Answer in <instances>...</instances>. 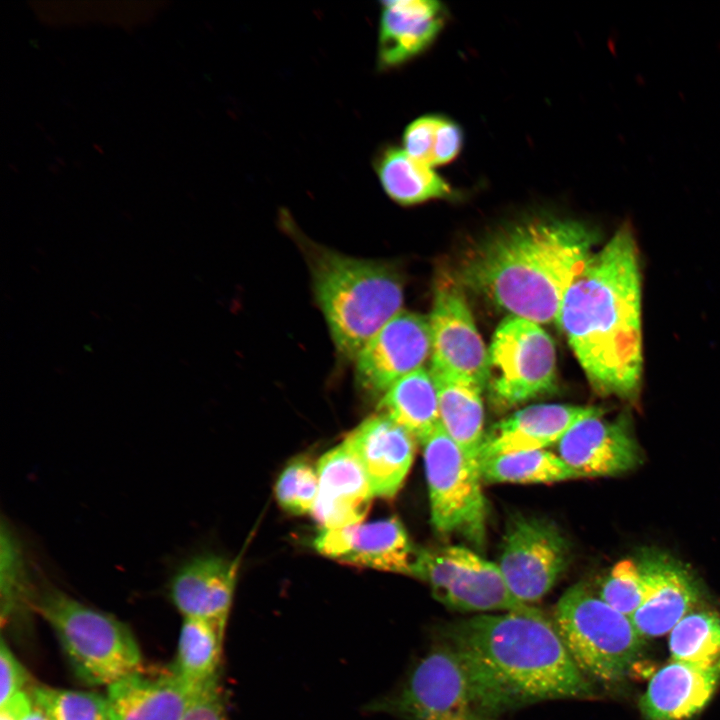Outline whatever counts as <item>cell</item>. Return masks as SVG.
I'll use <instances>...</instances> for the list:
<instances>
[{
	"label": "cell",
	"instance_id": "obj_17",
	"mask_svg": "<svg viewBox=\"0 0 720 720\" xmlns=\"http://www.w3.org/2000/svg\"><path fill=\"white\" fill-rule=\"evenodd\" d=\"M238 571V561L201 554L184 561L169 582V597L183 618L211 622L224 633Z\"/></svg>",
	"mask_w": 720,
	"mask_h": 720
},
{
	"label": "cell",
	"instance_id": "obj_2",
	"mask_svg": "<svg viewBox=\"0 0 720 720\" xmlns=\"http://www.w3.org/2000/svg\"><path fill=\"white\" fill-rule=\"evenodd\" d=\"M596 239L589 225L575 219L529 217L482 242L462 264L459 282L511 316L555 322Z\"/></svg>",
	"mask_w": 720,
	"mask_h": 720
},
{
	"label": "cell",
	"instance_id": "obj_31",
	"mask_svg": "<svg viewBox=\"0 0 720 720\" xmlns=\"http://www.w3.org/2000/svg\"><path fill=\"white\" fill-rule=\"evenodd\" d=\"M30 575L22 545L9 524L2 520L0 533L1 618L11 617L27 603H34Z\"/></svg>",
	"mask_w": 720,
	"mask_h": 720
},
{
	"label": "cell",
	"instance_id": "obj_23",
	"mask_svg": "<svg viewBox=\"0 0 720 720\" xmlns=\"http://www.w3.org/2000/svg\"><path fill=\"white\" fill-rule=\"evenodd\" d=\"M434 378L440 426L479 464V453L485 435L484 388L475 381L443 372L431 371Z\"/></svg>",
	"mask_w": 720,
	"mask_h": 720
},
{
	"label": "cell",
	"instance_id": "obj_13",
	"mask_svg": "<svg viewBox=\"0 0 720 720\" xmlns=\"http://www.w3.org/2000/svg\"><path fill=\"white\" fill-rule=\"evenodd\" d=\"M430 356L429 318L402 310L356 355L357 384L369 394L383 395L398 380L423 368Z\"/></svg>",
	"mask_w": 720,
	"mask_h": 720
},
{
	"label": "cell",
	"instance_id": "obj_36",
	"mask_svg": "<svg viewBox=\"0 0 720 720\" xmlns=\"http://www.w3.org/2000/svg\"><path fill=\"white\" fill-rule=\"evenodd\" d=\"M180 720H226L218 684L198 694Z\"/></svg>",
	"mask_w": 720,
	"mask_h": 720
},
{
	"label": "cell",
	"instance_id": "obj_26",
	"mask_svg": "<svg viewBox=\"0 0 720 720\" xmlns=\"http://www.w3.org/2000/svg\"><path fill=\"white\" fill-rule=\"evenodd\" d=\"M374 168L385 193L400 205L447 199L455 194L432 167L413 159L403 148L385 147L376 156Z\"/></svg>",
	"mask_w": 720,
	"mask_h": 720
},
{
	"label": "cell",
	"instance_id": "obj_38",
	"mask_svg": "<svg viewBox=\"0 0 720 720\" xmlns=\"http://www.w3.org/2000/svg\"><path fill=\"white\" fill-rule=\"evenodd\" d=\"M24 720H51L45 712L34 705L33 710Z\"/></svg>",
	"mask_w": 720,
	"mask_h": 720
},
{
	"label": "cell",
	"instance_id": "obj_21",
	"mask_svg": "<svg viewBox=\"0 0 720 720\" xmlns=\"http://www.w3.org/2000/svg\"><path fill=\"white\" fill-rule=\"evenodd\" d=\"M720 682V660L712 664L674 661L650 679L639 707L647 720H688L703 710Z\"/></svg>",
	"mask_w": 720,
	"mask_h": 720
},
{
	"label": "cell",
	"instance_id": "obj_1",
	"mask_svg": "<svg viewBox=\"0 0 720 720\" xmlns=\"http://www.w3.org/2000/svg\"><path fill=\"white\" fill-rule=\"evenodd\" d=\"M555 322L598 394L637 399L643 363L641 273L630 224L593 253Z\"/></svg>",
	"mask_w": 720,
	"mask_h": 720
},
{
	"label": "cell",
	"instance_id": "obj_24",
	"mask_svg": "<svg viewBox=\"0 0 720 720\" xmlns=\"http://www.w3.org/2000/svg\"><path fill=\"white\" fill-rule=\"evenodd\" d=\"M397 517H388L350 527L345 564L412 576L417 553Z\"/></svg>",
	"mask_w": 720,
	"mask_h": 720
},
{
	"label": "cell",
	"instance_id": "obj_16",
	"mask_svg": "<svg viewBox=\"0 0 720 720\" xmlns=\"http://www.w3.org/2000/svg\"><path fill=\"white\" fill-rule=\"evenodd\" d=\"M318 493L311 511L321 529L362 523L374 497L365 471L343 441L318 461Z\"/></svg>",
	"mask_w": 720,
	"mask_h": 720
},
{
	"label": "cell",
	"instance_id": "obj_25",
	"mask_svg": "<svg viewBox=\"0 0 720 720\" xmlns=\"http://www.w3.org/2000/svg\"><path fill=\"white\" fill-rule=\"evenodd\" d=\"M379 407L421 444L440 426L435 381L425 368L394 383L382 395Z\"/></svg>",
	"mask_w": 720,
	"mask_h": 720
},
{
	"label": "cell",
	"instance_id": "obj_37",
	"mask_svg": "<svg viewBox=\"0 0 720 720\" xmlns=\"http://www.w3.org/2000/svg\"><path fill=\"white\" fill-rule=\"evenodd\" d=\"M33 708L31 695L20 691L0 705V720H24Z\"/></svg>",
	"mask_w": 720,
	"mask_h": 720
},
{
	"label": "cell",
	"instance_id": "obj_12",
	"mask_svg": "<svg viewBox=\"0 0 720 720\" xmlns=\"http://www.w3.org/2000/svg\"><path fill=\"white\" fill-rule=\"evenodd\" d=\"M431 371L488 384V350L477 330L462 284L439 280L429 317Z\"/></svg>",
	"mask_w": 720,
	"mask_h": 720
},
{
	"label": "cell",
	"instance_id": "obj_15",
	"mask_svg": "<svg viewBox=\"0 0 720 720\" xmlns=\"http://www.w3.org/2000/svg\"><path fill=\"white\" fill-rule=\"evenodd\" d=\"M638 566L645 598L630 619L644 639L670 633L697 604L699 585L687 568L664 554L648 553Z\"/></svg>",
	"mask_w": 720,
	"mask_h": 720
},
{
	"label": "cell",
	"instance_id": "obj_19",
	"mask_svg": "<svg viewBox=\"0 0 720 720\" xmlns=\"http://www.w3.org/2000/svg\"><path fill=\"white\" fill-rule=\"evenodd\" d=\"M447 11L434 0L381 2L377 64L386 70L422 54L444 27Z\"/></svg>",
	"mask_w": 720,
	"mask_h": 720
},
{
	"label": "cell",
	"instance_id": "obj_7",
	"mask_svg": "<svg viewBox=\"0 0 720 720\" xmlns=\"http://www.w3.org/2000/svg\"><path fill=\"white\" fill-rule=\"evenodd\" d=\"M553 624L579 671L602 682L622 679L645 643L629 617L583 583L569 587L559 598Z\"/></svg>",
	"mask_w": 720,
	"mask_h": 720
},
{
	"label": "cell",
	"instance_id": "obj_28",
	"mask_svg": "<svg viewBox=\"0 0 720 720\" xmlns=\"http://www.w3.org/2000/svg\"><path fill=\"white\" fill-rule=\"evenodd\" d=\"M486 483H553L577 479L557 453L546 449L498 455L480 461Z\"/></svg>",
	"mask_w": 720,
	"mask_h": 720
},
{
	"label": "cell",
	"instance_id": "obj_11",
	"mask_svg": "<svg viewBox=\"0 0 720 720\" xmlns=\"http://www.w3.org/2000/svg\"><path fill=\"white\" fill-rule=\"evenodd\" d=\"M569 560L570 544L554 522L517 515L506 527L497 565L511 594L531 605L553 588Z\"/></svg>",
	"mask_w": 720,
	"mask_h": 720
},
{
	"label": "cell",
	"instance_id": "obj_4",
	"mask_svg": "<svg viewBox=\"0 0 720 720\" xmlns=\"http://www.w3.org/2000/svg\"><path fill=\"white\" fill-rule=\"evenodd\" d=\"M378 706L405 720H499L523 705L474 653L442 640Z\"/></svg>",
	"mask_w": 720,
	"mask_h": 720
},
{
	"label": "cell",
	"instance_id": "obj_5",
	"mask_svg": "<svg viewBox=\"0 0 720 720\" xmlns=\"http://www.w3.org/2000/svg\"><path fill=\"white\" fill-rule=\"evenodd\" d=\"M313 289L339 354L355 359L361 348L402 311L403 284L388 264L316 249Z\"/></svg>",
	"mask_w": 720,
	"mask_h": 720
},
{
	"label": "cell",
	"instance_id": "obj_29",
	"mask_svg": "<svg viewBox=\"0 0 720 720\" xmlns=\"http://www.w3.org/2000/svg\"><path fill=\"white\" fill-rule=\"evenodd\" d=\"M462 128L454 121L438 114L413 120L403 133V149L413 159L430 167L454 160L463 146Z\"/></svg>",
	"mask_w": 720,
	"mask_h": 720
},
{
	"label": "cell",
	"instance_id": "obj_6",
	"mask_svg": "<svg viewBox=\"0 0 720 720\" xmlns=\"http://www.w3.org/2000/svg\"><path fill=\"white\" fill-rule=\"evenodd\" d=\"M33 606L55 632L77 676L109 686L140 672L142 655L129 627L65 592L44 586Z\"/></svg>",
	"mask_w": 720,
	"mask_h": 720
},
{
	"label": "cell",
	"instance_id": "obj_22",
	"mask_svg": "<svg viewBox=\"0 0 720 720\" xmlns=\"http://www.w3.org/2000/svg\"><path fill=\"white\" fill-rule=\"evenodd\" d=\"M202 691L172 671L159 677L137 672L107 687L109 720H180Z\"/></svg>",
	"mask_w": 720,
	"mask_h": 720
},
{
	"label": "cell",
	"instance_id": "obj_35",
	"mask_svg": "<svg viewBox=\"0 0 720 720\" xmlns=\"http://www.w3.org/2000/svg\"><path fill=\"white\" fill-rule=\"evenodd\" d=\"M28 681V674L5 640L0 644V705L20 691Z\"/></svg>",
	"mask_w": 720,
	"mask_h": 720
},
{
	"label": "cell",
	"instance_id": "obj_9",
	"mask_svg": "<svg viewBox=\"0 0 720 720\" xmlns=\"http://www.w3.org/2000/svg\"><path fill=\"white\" fill-rule=\"evenodd\" d=\"M556 350L533 321L508 315L488 349V388L495 406L508 409L550 393L556 385Z\"/></svg>",
	"mask_w": 720,
	"mask_h": 720
},
{
	"label": "cell",
	"instance_id": "obj_30",
	"mask_svg": "<svg viewBox=\"0 0 720 720\" xmlns=\"http://www.w3.org/2000/svg\"><path fill=\"white\" fill-rule=\"evenodd\" d=\"M674 661L712 664L720 660V616L712 611H691L669 633Z\"/></svg>",
	"mask_w": 720,
	"mask_h": 720
},
{
	"label": "cell",
	"instance_id": "obj_20",
	"mask_svg": "<svg viewBox=\"0 0 720 720\" xmlns=\"http://www.w3.org/2000/svg\"><path fill=\"white\" fill-rule=\"evenodd\" d=\"M598 408L569 404H535L493 424L482 441L480 461L503 454L546 449Z\"/></svg>",
	"mask_w": 720,
	"mask_h": 720
},
{
	"label": "cell",
	"instance_id": "obj_34",
	"mask_svg": "<svg viewBox=\"0 0 720 720\" xmlns=\"http://www.w3.org/2000/svg\"><path fill=\"white\" fill-rule=\"evenodd\" d=\"M598 596L631 618L645 598V581L638 563L632 560L617 562L603 579Z\"/></svg>",
	"mask_w": 720,
	"mask_h": 720
},
{
	"label": "cell",
	"instance_id": "obj_10",
	"mask_svg": "<svg viewBox=\"0 0 720 720\" xmlns=\"http://www.w3.org/2000/svg\"><path fill=\"white\" fill-rule=\"evenodd\" d=\"M412 576L426 582L437 601L456 611L511 612L533 607L511 594L497 563L464 546L418 548Z\"/></svg>",
	"mask_w": 720,
	"mask_h": 720
},
{
	"label": "cell",
	"instance_id": "obj_27",
	"mask_svg": "<svg viewBox=\"0 0 720 720\" xmlns=\"http://www.w3.org/2000/svg\"><path fill=\"white\" fill-rule=\"evenodd\" d=\"M223 638L211 622L183 618L171 671L197 690L217 685Z\"/></svg>",
	"mask_w": 720,
	"mask_h": 720
},
{
	"label": "cell",
	"instance_id": "obj_3",
	"mask_svg": "<svg viewBox=\"0 0 720 720\" xmlns=\"http://www.w3.org/2000/svg\"><path fill=\"white\" fill-rule=\"evenodd\" d=\"M441 640L481 659L524 705L592 696L553 622L536 607L480 614L446 625Z\"/></svg>",
	"mask_w": 720,
	"mask_h": 720
},
{
	"label": "cell",
	"instance_id": "obj_33",
	"mask_svg": "<svg viewBox=\"0 0 720 720\" xmlns=\"http://www.w3.org/2000/svg\"><path fill=\"white\" fill-rule=\"evenodd\" d=\"M318 493L317 468L304 458L291 461L275 484L280 507L293 515L311 514Z\"/></svg>",
	"mask_w": 720,
	"mask_h": 720
},
{
	"label": "cell",
	"instance_id": "obj_18",
	"mask_svg": "<svg viewBox=\"0 0 720 720\" xmlns=\"http://www.w3.org/2000/svg\"><path fill=\"white\" fill-rule=\"evenodd\" d=\"M344 442L361 463L373 495L393 498L412 466L416 440L381 413L364 420Z\"/></svg>",
	"mask_w": 720,
	"mask_h": 720
},
{
	"label": "cell",
	"instance_id": "obj_14",
	"mask_svg": "<svg viewBox=\"0 0 720 720\" xmlns=\"http://www.w3.org/2000/svg\"><path fill=\"white\" fill-rule=\"evenodd\" d=\"M556 450L577 479L616 476L636 468L642 460L627 419L606 420L599 408L572 425Z\"/></svg>",
	"mask_w": 720,
	"mask_h": 720
},
{
	"label": "cell",
	"instance_id": "obj_8",
	"mask_svg": "<svg viewBox=\"0 0 720 720\" xmlns=\"http://www.w3.org/2000/svg\"><path fill=\"white\" fill-rule=\"evenodd\" d=\"M431 523L477 547L485 542L487 504L480 466L439 426L422 444Z\"/></svg>",
	"mask_w": 720,
	"mask_h": 720
},
{
	"label": "cell",
	"instance_id": "obj_32",
	"mask_svg": "<svg viewBox=\"0 0 720 720\" xmlns=\"http://www.w3.org/2000/svg\"><path fill=\"white\" fill-rule=\"evenodd\" d=\"M30 695L51 720H109L106 698L93 692L38 685Z\"/></svg>",
	"mask_w": 720,
	"mask_h": 720
}]
</instances>
